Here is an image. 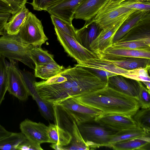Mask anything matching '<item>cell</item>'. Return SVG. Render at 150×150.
Returning <instances> with one entry per match:
<instances>
[{"label":"cell","mask_w":150,"mask_h":150,"mask_svg":"<svg viewBox=\"0 0 150 150\" xmlns=\"http://www.w3.org/2000/svg\"><path fill=\"white\" fill-rule=\"evenodd\" d=\"M101 59L116 57H138L150 59V50L115 47L111 45L96 54Z\"/></svg>","instance_id":"obj_17"},{"label":"cell","mask_w":150,"mask_h":150,"mask_svg":"<svg viewBox=\"0 0 150 150\" xmlns=\"http://www.w3.org/2000/svg\"><path fill=\"white\" fill-rule=\"evenodd\" d=\"M139 85V90L137 98L140 108H147L150 107V91L145 87L141 81H138Z\"/></svg>","instance_id":"obj_35"},{"label":"cell","mask_w":150,"mask_h":150,"mask_svg":"<svg viewBox=\"0 0 150 150\" xmlns=\"http://www.w3.org/2000/svg\"><path fill=\"white\" fill-rule=\"evenodd\" d=\"M18 35L24 43L34 47H41L48 40L44 33L41 21L30 12Z\"/></svg>","instance_id":"obj_6"},{"label":"cell","mask_w":150,"mask_h":150,"mask_svg":"<svg viewBox=\"0 0 150 150\" xmlns=\"http://www.w3.org/2000/svg\"><path fill=\"white\" fill-rule=\"evenodd\" d=\"M107 86L137 100L139 90L138 81L117 74L108 78Z\"/></svg>","instance_id":"obj_14"},{"label":"cell","mask_w":150,"mask_h":150,"mask_svg":"<svg viewBox=\"0 0 150 150\" xmlns=\"http://www.w3.org/2000/svg\"><path fill=\"white\" fill-rule=\"evenodd\" d=\"M122 4L130 9L145 12L148 13H150V2H136L127 4Z\"/></svg>","instance_id":"obj_38"},{"label":"cell","mask_w":150,"mask_h":150,"mask_svg":"<svg viewBox=\"0 0 150 150\" xmlns=\"http://www.w3.org/2000/svg\"><path fill=\"white\" fill-rule=\"evenodd\" d=\"M21 71L30 96L35 101L40 98L34 85L35 81V76L25 69Z\"/></svg>","instance_id":"obj_33"},{"label":"cell","mask_w":150,"mask_h":150,"mask_svg":"<svg viewBox=\"0 0 150 150\" xmlns=\"http://www.w3.org/2000/svg\"><path fill=\"white\" fill-rule=\"evenodd\" d=\"M58 41L65 51L74 59L78 64L81 65L88 60L98 58L92 51L86 48L70 35L54 28Z\"/></svg>","instance_id":"obj_7"},{"label":"cell","mask_w":150,"mask_h":150,"mask_svg":"<svg viewBox=\"0 0 150 150\" xmlns=\"http://www.w3.org/2000/svg\"><path fill=\"white\" fill-rule=\"evenodd\" d=\"M136 10L126 7L121 4L105 6L93 18V20L102 30L119 18Z\"/></svg>","instance_id":"obj_11"},{"label":"cell","mask_w":150,"mask_h":150,"mask_svg":"<svg viewBox=\"0 0 150 150\" xmlns=\"http://www.w3.org/2000/svg\"><path fill=\"white\" fill-rule=\"evenodd\" d=\"M19 128L27 139L37 147L42 150L40 144L50 143L48 135V126L40 122H37L26 119L21 122Z\"/></svg>","instance_id":"obj_9"},{"label":"cell","mask_w":150,"mask_h":150,"mask_svg":"<svg viewBox=\"0 0 150 150\" xmlns=\"http://www.w3.org/2000/svg\"><path fill=\"white\" fill-rule=\"evenodd\" d=\"M69 110L76 116L81 123L94 121L102 112L96 108L80 103L71 98L58 103Z\"/></svg>","instance_id":"obj_13"},{"label":"cell","mask_w":150,"mask_h":150,"mask_svg":"<svg viewBox=\"0 0 150 150\" xmlns=\"http://www.w3.org/2000/svg\"><path fill=\"white\" fill-rule=\"evenodd\" d=\"M80 65L86 67L106 70L121 75L128 71L127 70L121 68L106 60L99 58L91 59Z\"/></svg>","instance_id":"obj_27"},{"label":"cell","mask_w":150,"mask_h":150,"mask_svg":"<svg viewBox=\"0 0 150 150\" xmlns=\"http://www.w3.org/2000/svg\"><path fill=\"white\" fill-rule=\"evenodd\" d=\"M48 126L50 143L61 146L70 143L72 137L69 132L54 124L50 123Z\"/></svg>","instance_id":"obj_25"},{"label":"cell","mask_w":150,"mask_h":150,"mask_svg":"<svg viewBox=\"0 0 150 150\" xmlns=\"http://www.w3.org/2000/svg\"><path fill=\"white\" fill-rule=\"evenodd\" d=\"M12 16V15L6 17H0V35L5 34L6 32L5 29V26Z\"/></svg>","instance_id":"obj_42"},{"label":"cell","mask_w":150,"mask_h":150,"mask_svg":"<svg viewBox=\"0 0 150 150\" xmlns=\"http://www.w3.org/2000/svg\"><path fill=\"white\" fill-rule=\"evenodd\" d=\"M129 14L119 18L102 29L90 44L89 50L96 54L111 46L113 43V39L116 32Z\"/></svg>","instance_id":"obj_12"},{"label":"cell","mask_w":150,"mask_h":150,"mask_svg":"<svg viewBox=\"0 0 150 150\" xmlns=\"http://www.w3.org/2000/svg\"><path fill=\"white\" fill-rule=\"evenodd\" d=\"M150 135L121 142L112 145L115 150H147L150 148Z\"/></svg>","instance_id":"obj_23"},{"label":"cell","mask_w":150,"mask_h":150,"mask_svg":"<svg viewBox=\"0 0 150 150\" xmlns=\"http://www.w3.org/2000/svg\"><path fill=\"white\" fill-rule=\"evenodd\" d=\"M30 57L35 66L42 65L54 61L53 55L37 47H34L31 50Z\"/></svg>","instance_id":"obj_29"},{"label":"cell","mask_w":150,"mask_h":150,"mask_svg":"<svg viewBox=\"0 0 150 150\" xmlns=\"http://www.w3.org/2000/svg\"><path fill=\"white\" fill-rule=\"evenodd\" d=\"M13 13L11 8L7 4L0 0V13Z\"/></svg>","instance_id":"obj_43"},{"label":"cell","mask_w":150,"mask_h":150,"mask_svg":"<svg viewBox=\"0 0 150 150\" xmlns=\"http://www.w3.org/2000/svg\"><path fill=\"white\" fill-rule=\"evenodd\" d=\"M110 0H85L77 8L74 18L85 21L93 19Z\"/></svg>","instance_id":"obj_18"},{"label":"cell","mask_w":150,"mask_h":150,"mask_svg":"<svg viewBox=\"0 0 150 150\" xmlns=\"http://www.w3.org/2000/svg\"><path fill=\"white\" fill-rule=\"evenodd\" d=\"M29 12L25 5L15 13L12 15V16L5 26L6 33L11 35L18 34Z\"/></svg>","instance_id":"obj_22"},{"label":"cell","mask_w":150,"mask_h":150,"mask_svg":"<svg viewBox=\"0 0 150 150\" xmlns=\"http://www.w3.org/2000/svg\"><path fill=\"white\" fill-rule=\"evenodd\" d=\"M146 86V88L150 91V81H141Z\"/></svg>","instance_id":"obj_48"},{"label":"cell","mask_w":150,"mask_h":150,"mask_svg":"<svg viewBox=\"0 0 150 150\" xmlns=\"http://www.w3.org/2000/svg\"><path fill=\"white\" fill-rule=\"evenodd\" d=\"M137 126L145 132L150 133V108H141L132 117Z\"/></svg>","instance_id":"obj_30"},{"label":"cell","mask_w":150,"mask_h":150,"mask_svg":"<svg viewBox=\"0 0 150 150\" xmlns=\"http://www.w3.org/2000/svg\"><path fill=\"white\" fill-rule=\"evenodd\" d=\"M18 150H39V149L28 139L22 143L18 146Z\"/></svg>","instance_id":"obj_41"},{"label":"cell","mask_w":150,"mask_h":150,"mask_svg":"<svg viewBox=\"0 0 150 150\" xmlns=\"http://www.w3.org/2000/svg\"><path fill=\"white\" fill-rule=\"evenodd\" d=\"M150 66L145 68H139L128 70L127 73L122 75L124 77L140 81H150L149 74Z\"/></svg>","instance_id":"obj_32"},{"label":"cell","mask_w":150,"mask_h":150,"mask_svg":"<svg viewBox=\"0 0 150 150\" xmlns=\"http://www.w3.org/2000/svg\"><path fill=\"white\" fill-rule=\"evenodd\" d=\"M8 4L12 9L13 14L25 5L27 0H1Z\"/></svg>","instance_id":"obj_39"},{"label":"cell","mask_w":150,"mask_h":150,"mask_svg":"<svg viewBox=\"0 0 150 150\" xmlns=\"http://www.w3.org/2000/svg\"><path fill=\"white\" fill-rule=\"evenodd\" d=\"M53 24L55 28L67 34L76 39V31L72 25H70L64 20L53 15H51Z\"/></svg>","instance_id":"obj_34"},{"label":"cell","mask_w":150,"mask_h":150,"mask_svg":"<svg viewBox=\"0 0 150 150\" xmlns=\"http://www.w3.org/2000/svg\"><path fill=\"white\" fill-rule=\"evenodd\" d=\"M127 41L139 42L150 46V14L117 41Z\"/></svg>","instance_id":"obj_15"},{"label":"cell","mask_w":150,"mask_h":150,"mask_svg":"<svg viewBox=\"0 0 150 150\" xmlns=\"http://www.w3.org/2000/svg\"><path fill=\"white\" fill-rule=\"evenodd\" d=\"M88 68L91 71L95 73L101 79L107 81V82L108 79V78L117 74L115 73L106 70L92 68Z\"/></svg>","instance_id":"obj_40"},{"label":"cell","mask_w":150,"mask_h":150,"mask_svg":"<svg viewBox=\"0 0 150 150\" xmlns=\"http://www.w3.org/2000/svg\"><path fill=\"white\" fill-rule=\"evenodd\" d=\"M27 140L21 132H12L0 139V149L16 150L18 146Z\"/></svg>","instance_id":"obj_28"},{"label":"cell","mask_w":150,"mask_h":150,"mask_svg":"<svg viewBox=\"0 0 150 150\" xmlns=\"http://www.w3.org/2000/svg\"><path fill=\"white\" fill-rule=\"evenodd\" d=\"M7 74V91L21 101L26 100L30 96L16 61H6Z\"/></svg>","instance_id":"obj_8"},{"label":"cell","mask_w":150,"mask_h":150,"mask_svg":"<svg viewBox=\"0 0 150 150\" xmlns=\"http://www.w3.org/2000/svg\"><path fill=\"white\" fill-rule=\"evenodd\" d=\"M92 121L82 123L78 125L83 139L90 149L107 147L111 136L116 132L95 122L96 124L91 123Z\"/></svg>","instance_id":"obj_5"},{"label":"cell","mask_w":150,"mask_h":150,"mask_svg":"<svg viewBox=\"0 0 150 150\" xmlns=\"http://www.w3.org/2000/svg\"><path fill=\"white\" fill-rule=\"evenodd\" d=\"M98 24L93 18L86 21L84 26L76 31V39L80 44L89 49V45L101 30Z\"/></svg>","instance_id":"obj_19"},{"label":"cell","mask_w":150,"mask_h":150,"mask_svg":"<svg viewBox=\"0 0 150 150\" xmlns=\"http://www.w3.org/2000/svg\"><path fill=\"white\" fill-rule=\"evenodd\" d=\"M50 146L52 148L55 150H63L62 146H59L56 144H52Z\"/></svg>","instance_id":"obj_47"},{"label":"cell","mask_w":150,"mask_h":150,"mask_svg":"<svg viewBox=\"0 0 150 150\" xmlns=\"http://www.w3.org/2000/svg\"><path fill=\"white\" fill-rule=\"evenodd\" d=\"M12 132L7 130L0 124V139L9 135Z\"/></svg>","instance_id":"obj_44"},{"label":"cell","mask_w":150,"mask_h":150,"mask_svg":"<svg viewBox=\"0 0 150 150\" xmlns=\"http://www.w3.org/2000/svg\"><path fill=\"white\" fill-rule=\"evenodd\" d=\"M62 0H33L30 4L34 10L38 11H46L49 8L52 6Z\"/></svg>","instance_id":"obj_37"},{"label":"cell","mask_w":150,"mask_h":150,"mask_svg":"<svg viewBox=\"0 0 150 150\" xmlns=\"http://www.w3.org/2000/svg\"><path fill=\"white\" fill-rule=\"evenodd\" d=\"M54 124L64 129L71 135L70 143L62 146L63 150H88L90 149L83 139L78 125L81 122L72 112L58 104H53Z\"/></svg>","instance_id":"obj_3"},{"label":"cell","mask_w":150,"mask_h":150,"mask_svg":"<svg viewBox=\"0 0 150 150\" xmlns=\"http://www.w3.org/2000/svg\"><path fill=\"white\" fill-rule=\"evenodd\" d=\"M12 14L8 13H0V17H6L11 16Z\"/></svg>","instance_id":"obj_49"},{"label":"cell","mask_w":150,"mask_h":150,"mask_svg":"<svg viewBox=\"0 0 150 150\" xmlns=\"http://www.w3.org/2000/svg\"><path fill=\"white\" fill-rule=\"evenodd\" d=\"M136 2H150V0H125L120 4H125Z\"/></svg>","instance_id":"obj_45"},{"label":"cell","mask_w":150,"mask_h":150,"mask_svg":"<svg viewBox=\"0 0 150 150\" xmlns=\"http://www.w3.org/2000/svg\"><path fill=\"white\" fill-rule=\"evenodd\" d=\"M34 47L23 42L18 34L11 35L6 33L0 37V54L34 69L35 64L30 57V52Z\"/></svg>","instance_id":"obj_4"},{"label":"cell","mask_w":150,"mask_h":150,"mask_svg":"<svg viewBox=\"0 0 150 150\" xmlns=\"http://www.w3.org/2000/svg\"><path fill=\"white\" fill-rule=\"evenodd\" d=\"M76 101L106 114L132 117L140 108L137 100L108 86L97 91L71 98Z\"/></svg>","instance_id":"obj_2"},{"label":"cell","mask_w":150,"mask_h":150,"mask_svg":"<svg viewBox=\"0 0 150 150\" xmlns=\"http://www.w3.org/2000/svg\"><path fill=\"white\" fill-rule=\"evenodd\" d=\"M125 0H110L105 6L118 4L123 2Z\"/></svg>","instance_id":"obj_46"},{"label":"cell","mask_w":150,"mask_h":150,"mask_svg":"<svg viewBox=\"0 0 150 150\" xmlns=\"http://www.w3.org/2000/svg\"><path fill=\"white\" fill-rule=\"evenodd\" d=\"M34 84L41 98L53 104L101 89L107 86V82L88 68L77 64L65 68L46 81H35Z\"/></svg>","instance_id":"obj_1"},{"label":"cell","mask_w":150,"mask_h":150,"mask_svg":"<svg viewBox=\"0 0 150 150\" xmlns=\"http://www.w3.org/2000/svg\"><path fill=\"white\" fill-rule=\"evenodd\" d=\"M85 0H62L46 11L72 25V21L78 7Z\"/></svg>","instance_id":"obj_16"},{"label":"cell","mask_w":150,"mask_h":150,"mask_svg":"<svg viewBox=\"0 0 150 150\" xmlns=\"http://www.w3.org/2000/svg\"><path fill=\"white\" fill-rule=\"evenodd\" d=\"M123 69L129 70L150 66V59L138 57H113L105 59Z\"/></svg>","instance_id":"obj_20"},{"label":"cell","mask_w":150,"mask_h":150,"mask_svg":"<svg viewBox=\"0 0 150 150\" xmlns=\"http://www.w3.org/2000/svg\"><path fill=\"white\" fill-rule=\"evenodd\" d=\"M94 121L116 132L137 126L132 117L119 114L102 113L96 117Z\"/></svg>","instance_id":"obj_10"},{"label":"cell","mask_w":150,"mask_h":150,"mask_svg":"<svg viewBox=\"0 0 150 150\" xmlns=\"http://www.w3.org/2000/svg\"><path fill=\"white\" fill-rule=\"evenodd\" d=\"M7 89V74L5 58L0 54V106Z\"/></svg>","instance_id":"obj_31"},{"label":"cell","mask_w":150,"mask_h":150,"mask_svg":"<svg viewBox=\"0 0 150 150\" xmlns=\"http://www.w3.org/2000/svg\"><path fill=\"white\" fill-rule=\"evenodd\" d=\"M150 13L136 10L130 13L122 23L114 36L113 43L122 38L129 30L146 17Z\"/></svg>","instance_id":"obj_21"},{"label":"cell","mask_w":150,"mask_h":150,"mask_svg":"<svg viewBox=\"0 0 150 150\" xmlns=\"http://www.w3.org/2000/svg\"><path fill=\"white\" fill-rule=\"evenodd\" d=\"M149 135L150 133H147L137 126L115 133L110 138L107 147L111 148L113 144Z\"/></svg>","instance_id":"obj_24"},{"label":"cell","mask_w":150,"mask_h":150,"mask_svg":"<svg viewBox=\"0 0 150 150\" xmlns=\"http://www.w3.org/2000/svg\"><path fill=\"white\" fill-rule=\"evenodd\" d=\"M35 66V77L46 80L59 74L65 69L62 65H59L55 61L42 65Z\"/></svg>","instance_id":"obj_26"},{"label":"cell","mask_w":150,"mask_h":150,"mask_svg":"<svg viewBox=\"0 0 150 150\" xmlns=\"http://www.w3.org/2000/svg\"><path fill=\"white\" fill-rule=\"evenodd\" d=\"M111 46L115 47L132 49L150 50V46L140 42L135 41H117L113 43Z\"/></svg>","instance_id":"obj_36"}]
</instances>
